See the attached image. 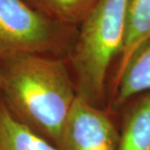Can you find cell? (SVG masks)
Segmentation results:
<instances>
[{
	"label": "cell",
	"mask_w": 150,
	"mask_h": 150,
	"mask_svg": "<svg viewBox=\"0 0 150 150\" xmlns=\"http://www.w3.org/2000/svg\"><path fill=\"white\" fill-rule=\"evenodd\" d=\"M0 95L17 121L58 148L77 92L67 59L17 54L0 59Z\"/></svg>",
	"instance_id": "1"
},
{
	"label": "cell",
	"mask_w": 150,
	"mask_h": 150,
	"mask_svg": "<svg viewBox=\"0 0 150 150\" xmlns=\"http://www.w3.org/2000/svg\"><path fill=\"white\" fill-rule=\"evenodd\" d=\"M118 116L77 98L62 130L59 150H116Z\"/></svg>",
	"instance_id": "4"
},
{
	"label": "cell",
	"mask_w": 150,
	"mask_h": 150,
	"mask_svg": "<svg viewBox=\"0 0 150 150\" xmlns=\"http://www.w3.org/2000/svg\"><path fill=\"white\" fill-rule=\"evenodd\" d=\"M0 150H59L8 111L0 95Z\"/></svg>",
	"instance_id": "8"
},
{
	"label": "cell",
	"mask_w": 150,
	"mask_h": 150,
	"mask_svg": "<svg viewBox=\"0 0 150 150\" xmlns=\"http://www.w3.org/2000/svg\"><path fill=\"white\" fill-rule=\"evenodd\" d=\"M51 20L78 28L97 0H25Z\"/></svg>",
	"instance_id": "9"
},
{
	"label": "cell",
	"mask_w": 150,
	"mask_h": 150,
	"mask_svg": "<svg viewBox=\"0 0 150 150\" xmlns=\"http://www.w3.org/2000/svg\"><path fill=\"white\" fill-rule=\"evenodd\" d=\"M130 0H97L77 28L67 62L77 98L105 108L110 72L122 50Z\"/></svg>",
	"instance_id": "2"
},
{
	"label": "cell",
	"mask_w": 150,
	"mask_h": 150,
	"mask_svg": "<svg viewBox=\"0 0 150 150\" xmlns=\"http://www.w3.org/2000/svg\"><path fill=\"white\" fill-rule=\"evenodd\" d=\"M150 36V0H130L122 50L110 72L107 87L124 67L133 52Z\"/></svg>",
	"instance_id": "7"
},
{
	"label": "cell",
	"mask_w": 150,
	"mask_h": 150,
	"mask_svg": "<svg viewBox=\"0 0 150 150\" xmlns=\"http://www.w3.org/2000/svg\"><path fill=\"white\" fill-rule=\"evenodd\" d=\"M0 85H1V75H0Z\"/></svg>",
	"instance_id": "10"
},
{
	"label": "cell",
	"mask_w": 150,
	"mask_h": 150,
	"mask_svg": "<svg viewBox=\"0 0 150 150\" xmlns=\"http://www.w3.org/2000/svg\"><path fill=\"white\" fill-rule=\"evenodd\" d=\"M150 91V36L128 59L121 72L107 87L106 107L117 112L131 98Z\"/></svg>",
	"instance_id": "5"
},
{
	"label": "cell",
	"mask_w": 150,
	"mask_h": 150,
	"mask_svg": "<svg viewBox=\"0 0 150 150\" xmlns=\"http://www.w3.org/2000/svg\"><path fill=\"white\" fill-rule=\"evenodd\" d=\"M116 150H150V91L137 95L117 112Z\"/></svg>",
	"instance_id": "6"
},
{
	"label": "cell",
	"mask_w": 150,
	"mask_h": 150,
	"mask_svg": "<svg viewBox=\"0 0 150 150\" xmlns=\"http://www.w3.org/2000/svg\"><path fill=\"white\" fill-rule=\"evenodd\" d=\"M77 28L51 20L25 0H0V59L25 53L67 59Z\"/></svg>",
	"instance_id": "3"
}]
</instances>
